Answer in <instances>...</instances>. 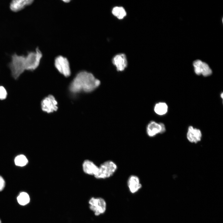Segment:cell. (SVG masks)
<instances>
[{"label":"cell","instance_id":"obj_1","mask_svg":"<svg viewBox=\"0 0 223 223\" xmlns=\"http://www.w3.org/2000/svg\"><path fill=\"white\" fill-rule=\"evenodd\" d=\"M42 55L37 47L35 51L29 52L26 55H19L15 53L11 56L8 66L12 77L17 80L26 70L33 71L38 67Z\"/></svg>","mask_w":223,"mask_h":223},{"label":"cell","instance_id":"obj_2","mask_svg":"<svg viewBox=\"0 0 223 223\" xmlns=\"http://www.w3.org/2000/svg\"><path fill=\"white\" fill-rule=\"evenodd\" d=\"M100 84V81L92 74L82 71L78 73L72 80L69 90L74 94L83 92L89 93L96 89Z\"/></svg>","mask_w":223,"mask_h":223},{"label":"cell","instance_id":"obj_3","mask_svg":"<svg viewBox=\"0 0 223 223\" xmlns=\"http://www.w3.org/2000/svg\"><path fill=\"white\" fill-rule=\"evenodd\" d=\"M117 168L115 163L111 160L107 161L98 167V170L94 177L97 179L108 178L115 173Z\"/></svg>","mask_w":223,"mask_h":223},{"label":"cell","instance_id":"obj_4","mask_svg":"<svg viewBox=\"0 0 223 223\" xmlns=\"http://www.w3.org/2000/svg\"><path fill=\"white\" fill-rule=\"evenodd\" d=\"M89 208L95 215L98 216L103 213L106 209V203L101 198H91L89 201Z\"/></svg>","mask_w":223,"mask_h":223},{"label":"cell","instance_id":"obj_5","mask_svg":"<svg viewBox=\"0 0 223 223\" xmlns=\"http://www.w3.org/2000/svg\"><path fill=\"white\" fill-rule=\"evenodd\" d=\"M55 65L58 71L64 76L67 77L70 75L69 63L66 57L62 56L57 57L55 59Z\"/></svg>","mask_w":223,"mask_h":223},{"label":"cell","instance_id":"obj_6","mask_svg":"<svg viewBox=\"0 0 223 223\" xmlns=\"http://www.w3.org/2000/svg\"><path fill=\"white\" fill-rule=\"evenodd\" d=\"M41 107L42 111L45 112L52 113L57 110L58 103L53 95H49L42 101Z\"/></svg>","mask_w":223,"mask_h":223},{"label":"cell","instance_id":"obj_7","mask_svg":"<svg viewBox=\"0 0 223 223\" xmlns=\"http://www.w3.org/2000/svg\"><path fill=\"white\" fill-rule=\"evenodd\" d=\"M166 131L164 124L162 123H157L154 121H150L146 128V133L150 137H152L159 133L162 134Z\"/></svg>","mask_w":223,"mask_h":223},{"label":"cell","instance_id":"obj_8","mask_svg":"<svg viewBox=\"0 0 223 223\" xmlns=\"http://www.w3.org/2000/svg\"><path fill=\"white\" fill-rule=\"evenodd\" d=\"M193 65L195 72L197 75H202L204 77H207L212 74V70L208 64L199 59L195 60Z\"/></svg>","mask_w":223,"mask_h":223},{"label":"cell","instance_id":"obj_9","mask_svg":"<svg viewBox=\"0 0 223 223\" xmlns=\"http://www.w3.org/2000/svg\"><path fill=\"white\" fill-rule=\"evenodd\" d=\"M112 62L118 71H124L127 65L126 57L124 54H119L116 55L112 59Z\"/></svg>","mask_w":223,"mask_h":223},{"label":"cell","instance_id":"obj_10","mask_svg":"<svg viewBox=\"0 0 223 223\" xmlns=\"http://www.w3.org/2000/svg\"><path fill=\"white\" fill-rule=\"evenodd\" d=\"M202 137V133L200 129L194 128L191 126L189 127L186 137L189 142L197 143L201 141Z\"/></svg>","mask_w":223,"mask_h":223},{"label":"cell","instance_id":"obj_11","mask_svg":"<svg viewBox=\"0 0 223 223\" xmlns=\"http://www.w3.org/2000/svg\"><path fill=\"white\" fill-rule=\"evenodd\" d=\"M33 1V0H13L10 3V8L13 11L18 12L30 5Z\"/></svg>","mask_w":223,"mask_h":223},{"label":"cell","instance_id":"obj_12","mask_svg":"<svg viewBox=\"0 0 223 223\" xmlns=\"http://www.w3.org/2000/svg\"><path fill=\"white\" fill-rule=\"evenodd\" d=\"M127 185L130 191L132 193H136L142 187L139 177L134 175H131L129 177Z\"/></svg>","mask_w":223,"mask_h":223},{"label":"cell","instance_id":"obj_13","mask_svg":"<svg viewBox=\"0 0 223 223\" xmlns=\"http://www.w3.org/2000/svg\"><path fill=\"white\" fill-rule=\"evenodd\" d=\"M82 166L84 172L90 175L94 176L98 170V167L92 161L89 160L84 161Z\"/></svg>","mask_w":223,"mask_h":223},{"label":"cell","instance_id":"obj_14","mask_svg":"<svg viewBox=\"0 0 223 223\" xmlns=\"http://www.w3.org/2000/svg\"><path fill=\"white\" fill-rule=\"evenodd\" d=\"M168 107L165 103L159 102L155 104L154 110L155 112L160 115H162L165 114L167 112Z\"/></svg>","mask_w":223,"mask_h":223},{"label":"cell","instance_id":"obj_15","mask_svg":"<svg viewBox=\"0 0 223 223\" xmlns=\"http://www.w3.org/2000/svg\"><path fill=\"white\" fill-rule=\"evenodd\" d=\"M112 13L119 19H122L126 15V12L125 9L122 7L116 6L113 8Z\"/></svg>","mask_w":223,"mask_h":223},{"label":"cell","instance_id":"obj_16","mask_svg":"<svg viewBox=\"0 0 223 223\" xmlns=\"http://www.w3.org/2000/svg\"><path fill=\"white\" fill-rule=\"evenodd\" d=\"M30 200L28 195L25 192L20 193L17 197L18 203L21 205L27 204L29 202Z\"/></svg>","mask_w":223,"mask_h":223},{"label":"cell","instance_id":"obj_17","mask_svg":"<svg viewBox=\"0 0 223 223\" xmlns=\"http://www.w3.org/2000/svg\"><path fill=\"white\" fill-rule=\"evenodd\" d=\"M28 162V160L26 157L23 155L17 156L15 159V164L18 166H24L27 164Z\"/></svg>","mask_w":223,"mask_h":223},{"label":"cell","instance_id":"obj_18","mask_svg":"<svg viewBox=\"0 0 223 223\" xmlns=\"http://www.w3.org/2000/svg\"><path fill=\"white\" fill-rule=\"evenodd\" d=\"M7 95V93L5 88L2 86L0 85V100L5 99Z\"/></svg>","mask_w":223,"mask_h":223},{"label":"cell","instance_id":"obj_19","mask_svg":"<svg viewBox=\"0 0 223 223\" xmlns=\"http://www.w3.org/2000/svg\"><path fill=\"white\" fill-rule=\"evenodd\" d=\"M5 186V181L3 178L0 176V191H2Z\"/></svg>","mask_w":223,"mask_h":223},{"label":"cell","instance_id":"obj_20","mask_svg":"<svg viewBox=\"0 0 223 223\" xmlns=\"http://www.w3.org/2000/svg\"><path fill=\"white\" fill-rule=\"evenodd\" d=\"M223 93H222L221 94V97L222 98H223Z\"/></svg>","mask_w":223,"mask_h":223},{"label":"cell","instance_id":"obj_21","mask_svg":"<svg viewBox=\"0 0 223 223\" xmlns=\"http://www.w3.org/2000/svg\"><path fill=\"white\" fill-rule=\"evenodd\" d=\"M0 223H1L0 220Z\"/></svg>","mask_w":223,"mask_h":223}]
</instances>
